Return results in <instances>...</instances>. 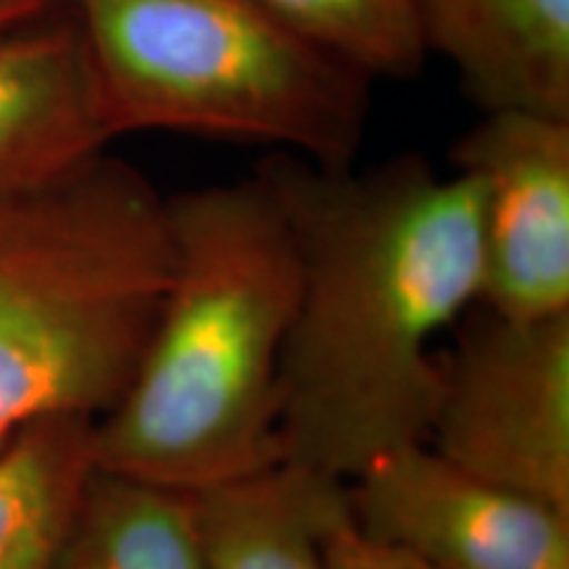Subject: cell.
<instances>
[{
  "mask_svg": "<svg viewBox=\"0 0 569 569\" xmlns=\"http://www.w3.org/2000/svg\"><path fill=\"white\" fill-rule=\"evenodd\" d=\"M253 174L301 267L280 365L282 461L348 486L430 438L432 346L480 301V182L419 153L327 169L277 151Z\"/></svg>",
  "mask_w": 569,
  "mask_h": 569,
  "instance_id": "6da1fadb",
  "label": "cell"
},
{
  "mask_svg": "<svg viewBox=\"0 0 569 569\" xmlns=\"http://www.w3.org/2000/svg\"><path fill=\"white\" fill-rule=\"evenodd\" d=\"M172 269L134 372L92 427L96 467L206 490L282 461L280 365L298 251L259 177L167 196Z\"/></svg>",
  "mask_w": 569,
  "mask_h": 569,
  "instance_id": "7a4b0ae2",
  "label": "cell"
},
{
  "mask_svg": "<svg viewBox=\"0 0 569 569\" xmlns=\"http://www.w3.org/2000/svg\"><path fill=\"white\" fill-rule=\"evenodd\" d=\"M172 269L167 196L98 159L0 193V446L48 419H101L151 338Z\"/></svg>",
  "mask_w": 569,
  "mask_h": 569,
  "instance_id": "3957f363",
  "label": "cell"
},
{
  "mask_svg": "<svg viewBox=\"0 0 569 569\" xmlns=\"http://www.w3.org/2000/svg\"><path fill=\"white\" fill-rule=\"evenodd\" d=\"M113 138L177 132L353 167L372 82L259 0H69Z\"/></svg>",
  "mask_w": 569,
  "mask_h": 569,
  "instance_id": "277c9868",
  "label": "cell"
},
{
  "mask_svg": "<svg viewBox=\"0 0 569 569\" xmlns=\"http://www.w3.org/2000/svg\"><path fill=\"white\" fill-rule=\"evenodd\" d=\"M482 480L569 511V315H490L440 359L430 438Z\"/></svg>",
  "mask_w": 569,
  "mask_h": 569,
  "instance_id": "5b68a950",
  "label": "cell"
},
{
  "mask_svg": "<svg viewBox=\"0 0 569 569\" xmlns=\"http://www.w3.org/2000/svg\"><path fill=\"white\" fill-rule=\"evenodd\" d=\"M480 182V303L490 315H569V119L482 113L451 148Z\"/></svg>",
  "mask_w": 569,
  "mask_h": 569,
  "instance_id": "8992f818",
  "label": "cell"
},
{
  "mask_svg": "<svg viewBox=\"0 0 569 569\" xmlns=\"http://www.w3.org/2000/svg\"><path fill=\"white\" fill-rule=\"evenodd\" d=\"M348 507L367 536L436 569L569 565V511L482 480L430 443L372 461L348 482Z\"/></svg>",
  "mask_w": 569,
  "mask_h": 569,
  "instance_id": "52a82bcc",
  "label": "cell"
},
{
  "mask_svg": "<svg viewBox=\"0 0 569 569\" xmlns=\"http://www.w3.org/2000/svg\"><path fill=\"white\" fill-rule=\"evenodd\" d=\"M111 140L74 11L56 3L0 32V193L59 180Z\"/></svg>",
  "mask_w": 569,
  "mask_h": 569,
  "instance_id": "ba28073f",
  "label": "cell"
},
{
  "mask_svg": "<svg viewBox=\"0 0 569 569\" xmlns=\"http://www.w3.org/2000/svg\"><path fill=\"white\" fill-rule=\"evenodd\" d=\"M427 56L482 113L569 119V0H415Z\"/></svg>",
  "mask_w": 569,
  "mask_h": 569,
  "instance_id": "9c48e42d",
  "label": "cell"
},
{
  "mask_svg": "<svg viewBox=\"0 0 569 569\" xmlns=\"http://www.w3.org/2000/svg\"><path fill=\"white\" fill-rule=\"evenodd\" d=\"M209 569H327L322 536L348 486L290 461L198 490Z\"/></svg>",
  "mask_w": 569,
  "mask_h": 569,
  "instance_id": "30bf717a",
  "label": "cell"
},
{
  "mask_svg": "<svg viewBox=\"0 0 569 569\" xmlns=\"http://www.w3.org/2000/svg\"><path fill=\"white\" fill-rule=\"evenodd\" d=\"M53 569H209L196 493L92 467Z\"/></svg>",
  "mask_w": 569,
  "mask_h": 569,
  "instance_id": "8fae6325",
  "label": "cell"
},
{
  "mask_svg": "<svg viewBox=\"0 0 569 569\" xmlns=\"http://www.w3.org/2000/svg\"><path fill=\"white\" fill-rule=\"evenodd\" d=\"M96 419L32 425L0 446V569H53L77 496L96 467Z\"/></svg>",
  "mask_w": 569,
  "mask_h": 569,
  "instance_id": "7c38bea8",
  "label": "cell"
},
{
  "mask_svg": "<svg viewBox=\"0 0 569 569\" xmlns=\"http://www.w3.org/2000/svg\"><path fill=\"white\" fill-rule=\"evenodd\" d=\"M284 24L365 71L369 80H409L427 53L415 0H259Z\"/></svg>",
  "mask_w": 569,
  "mask_h": 569,
  "instance_id": "4fadbf2b",
  "label": "cell"
},
{
  "mask_svg": "<svg viewBox=\"0 0 569 569\" xmlns=\"http://www.w3.org/2000/svg\"><path fill=\"white\" fill-rule=\"evenodd\" d=\"M322 553L327 569H436L415 557V553L367 536L356 525L351 507L327 525L322 536Z\"/></svg>",
  "mask_w": 569,
  "mask_h": 569,
  "instance_id": "5bb4252c",
  "label": "cell"
},
{
  "mask_svg": "<svg viewBox=\"0 0 569 569\" xmlns=\"http://www.w3.org/2000/svg\"><path fill=\"white\" fill-rule=\"evenodd\" d=\"M59 0H0V32L51 11Z\"/></svg>",
  "mask_w": 569,
  "mask_h": 569,
  "instance_id": "9a60e30c",
  "label": "cell"
},
{
  "mask_svg": "<svg viewBox=\"0 0 569 569\" xmlns=\"http://www.w3.org/2000/svg\"><path fill=\"white\" fill-rule=\"evenodd\" d=\"M557 569H569V565H561V567H557Z\"/></svg>",
  "mask_w": 569,
  "mask_h": 569,
  "instance_id": "2e32d148",
  "label": "cell"
}]
</instances>
